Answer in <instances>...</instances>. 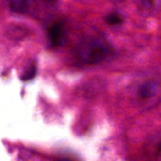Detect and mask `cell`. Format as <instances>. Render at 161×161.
I'll list each match as a JSON object with an SVG mask.
<instances>
[{
    "instance_id": "277c9868",
    "label": "cell",
    "mask_w": 161,
    "mask_h": 161,
    "mask_svg": "<svg viewBox=\"0 0 161 161\" xmlns=\"http://www.w3.org/2000/svg\"><path fill=\"white\" fill-rule=\"evenodd\" d=\"M29 2L25 0H15L9 3V8L13 12L17 13H25L28 11Z\"/></svg>"
},
{
    "instance_id": "6da1fadb",
    "label": "cell",
    "mask_w": 161,
    "mask_h": 161,
    "mask_svg": "<svg viewBox=\"0 0 161 161\" xmlns=\"http://www.w3.org/2000/svg\"><path fill=\"white\" fill-rule=\"evenodd\" d=\"M110 42L101 35H91L81 39L75 48L77 62L83 65H95L108 59L114 54Z\"/></svg>"
},
{
    "instance_id": "3957f363",
    "label": "cell",
    "mask_w": 161,
    "mask_h": 161,
    "mask_svg": "<svg viewBox=\"0 0 161 161\" xmlns=\"http://www.w3.org/2000/svg\"><path fill=\"white\" fill-rule=\"evenodd\" d=\"M66 27L65 24L62 22L55 23L48 29V37L53 45L59 46L62 45L66 41Z\"/></svg>"
},
{
    "instance_id": "7a4b0ae2",
    "label": "cell",
    "mask_w": 161,
    "mask_h": 161,
    "mask_svg": "<svg viewBox=\"0 0 161 161\" xmlns=\"http://www.w3.org/2000/svg\"><path fill=\"white\" fill-rule=\"evenodd\" d=\"M161 92V83L156 79H149L142 82L136 90V97L140 102L147 103L152 101Z\"/></svg>"
},
{
    "instance_id": "5b68a950",
    "label": "cell",
    "mask_w": 161,
    "mask_h": 161,
    "mask_svg": "<svg viewBox=\"0 0 161 161\" xmlns=\"http://www.w3.org/2000/svg\"><path fill=\"white\" fill-rule=\"evenodd\" d=\"M106 22L110 25H113V26H116V25H120L124 23L125 21V18L122 16V14L118 13V12H112V13H109L106 16Z\"/></svg>"
},
{
    "instance_id": "52a82bcc",
    "label": "cell",
    "mask_w": 161,
    "mask_h": 161,
    "mask_svg": "<svg viewBox=\"0 0 161 161\" xmlns=\"http://www.w3.org/2000/svg\"><path fill=\"white\" fill-rule=\"evenodd\" d=\"M58 161H73L71 159H68V158H59Z\"/></svg>"
},
{
    "instance_id": "8992f818",
    "label": "cell",
    "mask_w": 161,
    "mask_h": 161,
    "mask_svg": "<svg viewBox=\"0 0 161 161\" xmlns=\"http://www.w3.org/2000/svg\"><path fill=\"white\" fill-rule=\"evenodd\" d=\"M36 75H37V65L35 63H31L25 68V70L22 74V80L29 81L33 79L36 76Z\"/></svg>"
}]
</instances>
